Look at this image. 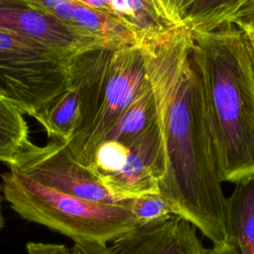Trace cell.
Returning a JSON list of instances; mask_svg holds the SVG:
<instances>
[{
    "label": "cell",
    "mask_w": 254,
    "mask_h": 254,
    "mask_svg": "<svg viewBox=\"0 0 254 254\" xmlns=\"http://www.w3.org/2000/svg\"><path fill=\"white\" fill-rule=\"evenodd\" d=\"M9 170L43 186L89 201L129 207L132 199H122L111 193L90 168L75 160L66 142L60 139H52L44 146L33 144L9 165Z\"/></svg>",
    "instance_id": "52a82bcc"
},
{
    "label": "cell",
    "mask_w": 254,
    "mask_h": 254,
    "mask_svg": "<svg viewBox=\"0 0 254 254\" xmlns=\"http://www.w3.org/2000/svg\"><path fill=\"white\" fill-rule=\"evenodd\" d=\"M244 0H175L182 27L190 32H211L232 23Z\"/></svg>",
    "instance_id": "7c38bea8"
},
{
    "label": "cell",
    "mask_w": 254,
    "mask_h": 254,
    "mask_svg": "<svg viewBox=\"0 0 254 254\" xmlns=\"http://www.w3.org/2000/svg\"><path fill=\"white\" fill-rule=\"evenodd\" d=\"M7 202L25 220L36 222L70 237L102 245L139 227L130 208L85 200L8 170L1 174Z\"/></svg>",
    "instance_id": "277c9868"
},
{
    "label": "cell",
    "mask_w": 254,
    "mask_h": 254,
    "mask_svg": "<svg viewBox=\"0 0 254 254\" xmlns=\"http://www.w3.org/2000/svg\"><path fill=\"white\" fill-rule=\"evenodd\" d=\"M86 5L119 19L138 44L182 28L175 0H82Z\"/></svg>",
    "instance_id": "8fae6325"
},
{
    "label": "cell",
    "mask_w": 254,
    "mask_h": 254,
    "mask_svg": "<svg viewBox=\"0 0 254 254\" xmlns=\"http://www.w3.org/2000/svg\"><path fill=\"white\" fill-rule=\"evenodd\" d=\"M205 254H240V252L235 241L232 239L222 245L213 246L212 248L206 249Z\"/></svg>",
    "instance_id": "44dd1931"
},
{
    "label": "cell",
    "mask_w": 254,
    "mask_h": 254,
    "mask_svg": "<svg viewBox=\"0 0 254 254\" xmlns=\"http://www.w3.org/2000/svg\"><path fill=\"white\" fill-rule=\"evenodd\" d=\"M232 23L242 31L254 33V0H244L236 11Z\"/></svg>",
    "instance_id": "ac0fdd59"
},
{
    "label": "cell",
    "mask_w": 254,
    "mask_h": 254,
    "mask_svg": "<svg viewBox=\"0 0 254 254\" xmlns=\"http://www.w3.org/2000/svg\"><path fill=\"white\" fill-rule=\"evenodd\" d=\"M157 121L158 113L155 95L148 79L147 84L134 101L123 111L104 141L127 143L145 133Z\"/></svg>",
    "instance_id": "5bb4252c"
},
{
    "label": "cell",
    "mask_w": 254,
    "mask_h": 254,
    "mask_svg": "<svg viewBox=\"0 0 254 254\" xmlns=\"http://www.w3.org/2000/svg\"><path fill=\"white\" fill-rule=\"evenodd\" d=\"M129 208L139 226L160 222L176 215L170 203L160 192L144 193L133 197Z\"/></svg>",
    "instance_id": "e0dca14e"
},
{
    "label": "cell",
    "mask_w": 254,
    "mask_h": 254,
    "mask_svg": "<svg viewBox=\"0 0 254 254\" xmlns=\"http://www.w3.org/2000/svg\"><path fill=\"white\" fill-rule=\"evenodd\" d=\"M89 168L111 193L122 199L160 192L166 166L158 121L127 143H101Z\"/></svg>",
    "instance_id": "8992f818"
},
{
    "label": "cell",
    "mask_w": 254,
    "mask_h": 254,
    "mask_svg": "<svg viewBox=\"0 0 254 254\" xmlns=\"http://www.w3.org/2000/svg\"><path fill=\"white\" fill-rule=\"evenodd\" d=\"M3 225H4V219L1 213V201H0V229L3 227Z\"/></svg>",
    "instance_id": "603a6c76"
},
{
    "label": "cell",
    "mask_w": 254,
    "mask_h": 254,
    "mask_svg": "<svg viewBox=\"0 0 254 254\" xmlns=\"http://www.w3.org/2000/svg\"><path fill=\"white\" fill-rule=\"evenodd\" d=\"M72 254H109L108 246L91 241H73Z\"/></svg>",
    "instance_id": "ffe728a7"
},
{
    "label": "cell",
    "mask_w": 254,
    "mask_h": 254,
    "mask_svg": "<svg viewBox=\"0 0 254 254\" xmlns=\"http://www.w3.org/2000/svg\"><path fill=\"white\" fill-rule=\"evenodd\" d=\"M70 29L95 40L100 46L119 49L139 45L134 34L116 17L99 11L82 0H28Z\"/></svg>",
    "instance_id": "30bf717a"
},
{
    "label": "cell",
    "mask_w": 254,
    "mask_h": 254,
    "mask_svg": "<svg viewBox=\"0 0 254 254\" xmlns=\"http://www.w3.org/2000/svg\"><path fill=\"white\" fill-rule=\"evenodd\" d=\"M190 33L221 179L237 184L254 176V77L248 43L233 23Z\"/></svg>",
    "instance_id": "7a4b0ae2"
},
{
    "label": "cell",
    "mask_w": 254,
    "mask_h": 254,
    "mask_svg": "<svg viewBox=\"0 0 254 254\" xmlns=\"http://www.w3.org/2000/svg\"><path fill=\"white\" fill-rule=\"evenodd\" d=\"M0 30L70 54L100 46L95 40L37 9L28 0H0Z\"/></svg>",
    "instance_id": "ba28073f"
},
{
    "label": "cell",
    "mask_w": 254,
    "mask_h": 254,
    "mask_svg": "<svg viewBox=\"0 0 254 254\" xmlns=\"http://www.w3.org/2000/svg\"><path fill=\"white\" fill-rule=\"evenodd\" d=\"M196 227L185 218H170L136 227L114 239L109 254H205Z\"/></svg>",
    "instance_id": "9c48e42d"
},
{
    "label": "cell",
    "mask_w": 254,
    "mask_h": 254,
    "mask_svg": "<svg viewBox=\"0 0 254 254\" xmlns=\"http://www.w3.org/2000/svg\"><path fill=\"white\" fill-rule=\"evenodd\" d=\"M147 82L139 45L93 46L71 56L68 86L77 91L80 120L66 144L76 161L91 166L96 149Z\"/></svg>",
    "instance_id": "3957f363"
},
{
    "label": "cell",
    "mask_w": 254,
    "mask_h": 254,
    "mask_svg": "<svg viewBox=\"0 0 254 254\" xmlns=\"http://www.w3.org/2000/svg\"><path fill=\"white\" fill-rule=\"evenodd\" d=\"M228 227L240 254H254V176L235 184L227 197Z\"/></svg>",
    "instance_id": "4fadbf2b"
},
{
    "label": "cell",
    "mask_w": 254,
    "mask_h": 254,
    "mask_svg": "<svg viewBox=\"0 0 254 254\" xmlns=\"http://www.w3.org/2000/svg\"><path fill=\"white\" fill-rule=\"evenodd\" d=\"M72 55L0 30V97L36 118L68 87Z\"/></svg>",
    "instance_id": "5b68a950"
},
{
    "label": "cell",
    "mask_w": 254,
    "mask_h": 254,
    "mask_svg": "<svg viewBox=\"0 0 254 254\" xmlns=\"http://www.w3.org/2000/svg\"><path fill=\"white\" fill-rule=\"evenodd\" d=\"M28 254H72L71 249L63 244L29 242L26 245Z\"/></svg>",
    "instance_id": "d6986e66"
},
{
    "label": "cell",
    "mask_w": 254,
    "mask_h": 254,
    "mask_svg": "<svg viewBox=\"0 0 254 254\" xmlns=\"http://www.w3.org/2000/svg\"><path fill=\"white\" fill-rule=\"evenodd\" d=\"M165 154L160 193L213 246L232 240L204 87L185 27L142 42Z\"/></svg>",
    "instance_id": "6da1fadb"
},
{
    "label": "cell",
    "mask_w": 254,
    "mask_h": 254,
    "mask_svg": "<svg viewBox=\"0 0 254 254\" xmlns=\"http://www.w3.org/2000/svg\"><path fill=\"white\" fill-rule=\"evenodd\" d=\"M24 115L13 103L0 97V162L8 166L34 144Z\"/></svg>",
    "instance_id": "2e32d148"
},
{
    "label": "cell",
    "mask_w": 254,
    "mask_h": 254,
    "mask_svg": "<svg viewBox=\"0 0 254 254\" xmlns=\"http://www.w3.org/2000/svg\"><path fill=\"white\" fill-rule=\"evenodd\" d=\"M35 119L50 138L69 141L80 120L77 91L68 86Z\"/></svg>",
    "instance_id": "9a60e30c"
},
{
    "label": "cell",
    "mask_w": 254,
    "mask_h": 254,
    "mask_svg": "<svg viewBox=\"0 0 254 254\" xmlns=\"http://www.w3.org/2000/svg\"><path fill=\"white\" fill-rule=\"evenodd\" d=\"M248 43V49L250 53V58H251V64H252V72H253V77H254V33L249 32V31H243Z\"/></svg>",
    "instance_id": "7402d4cb"
}]
</instances>
